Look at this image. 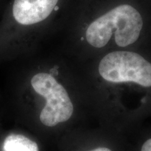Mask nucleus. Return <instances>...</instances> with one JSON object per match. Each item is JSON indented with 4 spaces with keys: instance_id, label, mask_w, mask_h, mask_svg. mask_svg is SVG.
Listing matches in <instances>:
<instances>
[{
    "instance_id": "1",
    "label": "nucleus",
    "mask_w": 151,
    "mask_h": 151,
    "mask_svg": "<svg viewBox=\"0 0 151 151\" xmlns=\"http://www.w3.org/2000/svg\"><path fill=\"white\" fill-rule=\"evenodd\" d=\"M143 27V19L135 8L122 4L111 9L94 20L86 32L88 43L94 48L105 46L113 34L120 47H126L135 43Z\"/></svg>"
},
{
    "instance_id": "2",
    "label": "nucleus",
    "mask_w": 151,
    "mask_h": 151,
    "mask_svg": "<svg viewBox=\"0 0 151 151\" xmlns=\"http://www.w3.org/2000/svg\"><path fill=\"white\" fill-rule=\"evenodd\" d=\"M30 85L46 101L39 115L41 123L46 127H55L71 118L73 112L72 101L65 87L52 73L38 71L31 77Z\"/></svg>"
},
{
    "instance_id": "3",
    "label": "nucleus",
    "mask_w": 151,
    "mask_h": 151,
    "mask_svg": "<svg viewBox=\"0 0 151 151\" xmlns=\"http://www.w3.org/2000/svg\"><path fill=\"white\" fill-rule=\"evenodd\" d=\"M99 72L104 80L111 83L132 82L151 87V64L136 52L109 53L100 62Z\"/></svg>"
},
{
    "instance_id": "4",
    "label": "nucleus",
    "mask_w": 151,
    "mask_h": 151,
    "mask_svg": "<svg viewBox=\"0 0 151 151\" xmlns=\"http://www.w3.org/2000/svg\"><path fill=\"white\" fill-rule=\"evenodd\" d=\"M59 0H14L12 17L21 27H31L43 22L51 15Z\"/></svg>"
},
{
    "instance_id": "5",
    "label": "nucleus",
    "mask_w": 151,
    "mask_h": 151,
    "mask_svg": "<svg viewBox=\"0 0 151 151\" xmlns=\"http://www.w3.org/2000/svg\"><path fill=\"white\" fill-rule=\"evenodd\" d=\"M4 151H39L35 141L22 134L9 135L4 142Z\"/></svg>"
},
{
    "instance_id": "6",
    "label": "nucleus",
    "mask_w": 151,
    "mask_h": 151,
    "mask_svg": "<svg viewBox=\"0 0 151 151\" xmlns=\"http://www.w3.org/2000/svg\"><path fill=\"white\" fill-rule=\"evenodd\" d=\"M141 151H151V139H148L143 143Z\"/></svg>"
},
{
    "instance_id": "7",
    "label": "nucleus",
    "mask_w": 151,
    "mask_h": 151,
    "mask_svg": "<svg viewBox=\"0 0 151 151\" xmlns=\"http://www.w3.org/2000/svg\"><path fill=\"white\" fill-rule=\"evenodd\" d=\"M90 151H113L111 149L107 148V147H98Z\"/></svg>"
}]
</instances>
